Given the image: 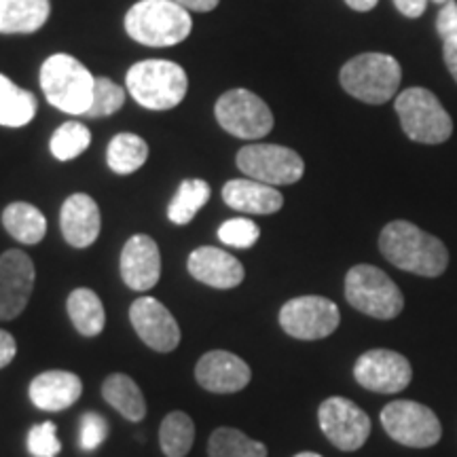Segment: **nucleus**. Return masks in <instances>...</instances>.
I'll return each instance as SVG.
<instances>
[{
  "label": "nucleus",
  "mask_w": 457,
  "mask_h": 457,
  "mask_svg": "<svg viewBox=\"0 0 457 457\" xmlns=\"http://www.w3.org/2000/svg\"><path fill=\"white\" fill-rule=\"evenodd\" d=\"M210 195V185L205 180L199 179H191V180H182L176 195L171 197V202L168 205V219L174 222V225H188L199 210L208 204Z\"/></svg>",
  "instance_id": "28"
},
{
  "label": "nucleus",
  "mask_w": 457,
  "mask_h": 457,
  "mask_svg": "<svg viewBox=\"0 0 457 457\" xmlns=\"http://www.w3.org/2000/svg\"><path fill=\"white\" fill-rule=\"evenodd\" d=\"M102 396L112 409H117L125 420L142 421L146 415V403L138 384L123 373L108 377L102 386Z\"/></svg>",
  "instance_id": "25"
},
{
  "label": "nucleus",
  "mask_w": 457,
  "mask_h": 457,
  "mask_svg": "<svg viewBox=\"0 0 457 457\" xmlns=\"http://www.w3.org/2000/svg\"><path fill=\"white\" fill-rule=\"evenodd\" d=\"M129 96L148 111H170L185 100L188 79L185 68L170 60H145L125 77Z\"/></svg>",
  "instance_id": "4"
},
{
  "label": "nucleus",
  "mask_w": 457,
  "mask_h": 457,
  "mask_svg": "<svg viewBox=\"0 0 457 457\" xmlns=\"http://www.w3.org/2000/svg\"><path fill=\"white\" fill-rule=\"evenodd\" d=\"M17 353V345L13 335L7 333V330H0V369L9 367L13 362Z\"/></svg>",
  "instance_id": "37"
},
{
  "label": "nucleus",
  "mask_w": 457,
  "mask_h": 457,
  "mask_svg": "<svg viewBox=\"0 0 457 457\" xmlns=\"http://www.w3.org/2000/svg\"><path fill=\"white\" fill-rule=\"evenodd\" d=\"M210 457H267V447L236 428H219L208 441Z\"/></svg>",
  "instance_id": "30"
},
{
  "label": "nucleus",
  "mask_w": 457,
  "mask_h": 457,
  "mask_svg": "<svg viewBox=\"0 0 457 457\" xmlns=\"http://www.w3.org/2000/svg\"><path fill=\"white\" fill-rule=\"evenodd\" d=\"M295 457H322V455H318V453H312V451H305V453H296Z\"/></svg>",
  "instance_id": "42"
},
{
  "label": "nucleus",
  "mask_w": 457,
  "mask_h": 457,
  "mask_svg": "<svg viewBox=\"0 0 457 457\" xmlns=\"http://www.w3.org/2000/svg\"><path fill=\"white\" fill-rule=\"evenodd\" d=\"M188 273L205 286L212 288H236L244 282V265L236 256L214 245L193 250L188 256Z\"/></svg>",
  "instance_id": "18"
},
{
  "label": "nucleus",
  "mask_w": 457,
  "mask_h": 457,
  "mask_svg": "<svg viewBox=\"0 0 457 457\" xmlns=\"http://www.w3.org/2000/svg\"><path fill=\"white\" fill-rule=\"evenodd\" d=\"M259 237L261 228L250 219H231L219 227V239L231 248H253Z\"/></svg>",
  "instance_id": "33"
},
{
  "label": "nucleus",
  "mask_w": 457,
  "mask_h": 457,
  "mask_svg": "<svg viewBox=\"0 0 457 457\" xmlns=\"http://www.w3.org/2000/svg\"><path fill=\"white\" fill-rule=\"evenodd\" d=\"M123 104H125V89L121 85H117L106 77H98L94 85V98H91V106L89 111L85 112V117L89 119L111 117V114L121 111Z\"/></svg>",
  "instance_id": "32"
},
{
  "label": "nucleus",
  "mask_w": 457,
  "mask_h": 457,
  "mask_svg": "<svg viewBox=\"0 0 457 457\" xmlns=\"http://www.w3.org/2000/svg\"><path fill=\"white\" fill-rule=\"evenodd\" d=\"M129 320L142 341L155 352H171L180 343V327L170 310L153 296H140L131 303Z\"/></svg>",
  "instance_id": "15"
},
{
  "label": "nucleus",
  "mask_w": 457,
  "mask_h": 457,
  "mask_svg": "<svg viewBox=\"0 0 457 457\" xmlns=\"http://www.w3.org/2000/svg\"><path fill=\"white\" fill-rule=\"evenodd\" d=\"M34 262L21 250L0 254V320H13L26 310L34 288Z\"/></svg>",
  "instance_id": "14"
},
{
  "label": "nucleus",
  "mask_w": 457,
  "mask_h": 457,
  "mask_svg": "<svg viewBox=\"0 0 457 457\" xmlns=\"http://www.w3.org/2000/svg\"><path fill=\"white\" fill-rule=\"evenodd\" d=\"M434 3H436V4H445V3H447V0H434Z\"/></svg>",
  "instance_id": "43"
},
{
  "label": "nucleus",
  "mask_w": 457,
  "mask_h": 457,
  "mask_svg": "<svg viewBox=\"0 0 457 457\" xmlns=\"http://www.w3.org/2000/svg\"><path fill=\"white\" fill-rule=\"evenodd\" d=\"M3 225L20 244L34 245L47 233V219L37 205L26 202L9 204L3 212Z\"/></svg>",
  "instance_id": "23"
},
{
  "label": "nucleus",
  "mask_w": 457,
  "mask_h": 457,
  "mask_svg": "<svg viewBox=\"0 0 457 457\" xmlns=\"http://www.w3.org/2000/svg\"><path fill=\"white\" fill-rule=\"evenodd\" d=\"M38 111L37 96L26 91L0 74V125L4 128H24Z\"/></svg>",
  "instance_id": "24"
},
{
  "label": "nucleus",
  "mask_w": 457,
  "mask_h": 457,
  "mask_svg": "<svg viewBox=\"0 0 457 457\" xmlns=\"http://www.w3.org/2000/svg\"><path fill=\"white\" fill-rule=\"evenodd\" d=\"M324 436L341 451H358L370 434V420L352 400L333 396L324 400L318 411Z\"/></svg>",
  "instance_id": "12"
},
{
  "label": "nucleus",
  "mask_w": 457,
  "mask_h": 457,
  "mask_svg": "<svg viewBox=\"0 0 457 457\" xmlns=\"http://www.w3.org/2000/svg\"><path fill=\"white\" fill-rule=\"evenodd\" d=\"M341 87L360 102L386 104L396 96L403 71L396 57L387 54H360L339 72Z\"/></svg>",
  "instance_id": "5"
},
{
  "label": "nucleus",
  "mask_w": 457,
  "mask_h": 457,
  "mask_svg": "<svg viewBox=\"0 0 457 457\" xmlns=\"http://www.w3.org/2000/svg\"><path fill=\"white\" fill-rule=\"evenodd\" d=\"M381 424L392 441L404 447L428 449L441 441V421L426 404L413 400H394L381 411Z\"/></svg>",
  "instance_id": "8"
},
{
  "label": "nucleus",
  "mask_w": 457,
  "mask_h": 457,
  "mask_svg": "<svg viewBox=\"0 0 457 457\" xmlns=\"http://www.w3.org/2000/svg\"><path fill=\"white\" fill-rule=\"evenodd\" d=\"M394 4L404 17H420L428 7V0H394Z\"/></svg>",
  "instance_id": "38"
},
{
  "label": "nucleus",
  "mask_w": 457,
  "mask_h": 457,
  "mask_svg": "<svg viewBox=\"0 0 457 457\" xmlns=\"http://www.w3.org/2000/svg\"><path fill=\"white\" fill-rule=\"evenodd\" d=\"M353 377L364 390L396 394L413 379V369L403 353L392 350H370L353 364Z\"/></svg>",
  "instance_id": "13"
},
{
  "label": "nucleus",
  "mask_w": 457,
  "mask_h": 457,
  "mask_svg": "<svg viewBox=\"0 0 457 457\" xmlns=\"http://www.w3.org/2000/svg\"><path fill=\"white\" fill-rule=\"evenodd\" d=\"M400 128L420 145H443L453 134V121L441 100L424 87H409L394 100Z\"/></svg>",
  "instance_id": "6"
},
{
  "label": "nucleus",
  "mask_w": 457,
  "mask_h": 457,
  "mask_svg": "<svg viewBox=\"0 0 457 457\" xmlns=\"http://www.w3.org/2000/svg\"><path fill=\"white\" fill-rule=\"evenodd\" d=\"M220 128L242 140H259L273 129V114L265 100L248 89H231L216 102Z\"/></svg>",
  "instance_id": "9"
},
{
  "label": "nucleus",
  "mask_w": 457,
  "mask_h": 457,
  "mask_svg": "<svg viewBox=\"0 0 457 457\" xmlns=\"http://www.w3.org/2000/svg\"><path fill=\"white\" fill-rule=\"evenodd\" d=\"M91 142V131L85 128L83 123L79 121H66L60 125L51 136L49 148L51 155L60 162H71V159H77L87 151Z\"/></svg>",
  "instance_id": "31"
},
{
  "label": "nucleus",
  "mask_w": 457,
  "mask_h": 457,
  "mask_svg": "<svg viewBox=\"0 0 457 457\" xmlns=\"http://www.w3.org/2000/svg\"><path fill=\"white\" fill-rule=\"evenodd\" d=\"M28 451L34 457H55L62 451L57 441V432L54 421H43V424L32 426L28 432Z\"/></svg>",
  "instance_id": "34"
},
{
  "label": "nucleus",
  "mask_w": 457,
  "mask_h": 457,
  "mask_svg": "<svg viewBox=\"0 0 457 457\" xmlns=\"http://www.w3.org/2000/svg\"><path fill=\"white\" fill-rule=\"evenodd\" d=\"M83 394V384L71 370H47L34 377L30 384V400L43 411L71 409Z\"/></svg>",
  "instance_id": "20"
},
{
  "label": "nucleus",
  "mask_w": 457,
  "mask_h": 457,
  "mask_svg": "<svg viewBox=\"0 0 457 457\" xmlns=\"http://www.w3.org/2000/svg\"><path fill=\"white\" fill-rule=\"evenodd\" d=\"M345 299L353 310L377 320L396 318L404 307L396 282L373 265H356L347 271Z\"/></svg>",
  "instance_id": "7"
},
{
  "label": "nucleus",
  "mask_w": 457,
  "mask_h": 457,
  "mask_svg": "<svg viewBox=\"0 0 457 457\" xmlns=\"http://www.w3.org/2000/svg\"><path fill=\"white\" fill-rule=\"evenodd\" d=\"M148 159V145L136 134H117L106 151V162L114 174H134Z\"/></svg>",
  "instance_id": "27"
},
{
  "label": "nucleus",
  "mask_w": 457,
  "mask_h": 457,
  "mask_svg": "<svg viewBox=\"0 0 457 457\" xmlns=\"http://www.w3.org/2000/svg\"><path fill=\"white\" fill-rule=\"evenodd\" d=\"M68 316L74 328L83 337H96L104 330L106 313L104 305H102L100 296L89 288H77L72 290L66 301Z\"/></svg>",
  "instance_id": "26"
},
{
  "label": "nucleus",
  "mask_w": 457,
  "mask_h": 457,
  "mask_svg": "<svg viewBox=\"0 0 457 457\" xmlns=\"http://www.w3.org/2000/svg\"><path fill=\"white\" fill-rule=\"evenodd\" d=\"M436 30H438V37H441L443 41H447V38H457V3L455 0H447V3L443 4L441 13H438V20H436Z\"/></svg>",
  "instance_id": "36"
},
{
  "label": "nucleus",
  "mask_w": 457,
  "mask_h": 457,
  "mask_svg": "<svg viewBox=\"0 0 457 457\" xmlns=\"http://www.w3.org/2000/svg\"><path fill=\"white\" fill-rule=\"evenodd\" d=\"M443 57L451 77H453L457 83V38H447V41H443Z\"/></svg>",
  "instance_id": "39"
},
{
  "label": "nucleus",
  "mask_w": 457,
  "mask_h": 457,
  "mask_svg": "<svg viewBox=\"0 0 457 457\" xmlns=\"http://www.w3.org/2000/svg\"><path fill=\"white\" fill-rule=\"evenodd\" d=\"M96 77L77 57L55 54L45 60L41 68V87L51 106L66 114H83L89 111L94 98Z\"/></svg>",
  "instance_id": "3"
},
{
  "label": "nucleus",
  "mask_w": 457,
  "mask_h": 457,
  "mask_svg": "<svg viewBox=\"0 0 457 457\" xmlns=\"http://www.w3.org/2000/svg\"><path fill=\"white\" fill-rule=\"evenodd\" d=\"M193 20L174 0H140L125 15V30L146 47H171L191 34Z\"/></svg>",
  "instance_id": "2"
},
{
  "label": "nucleus",
  "mask_w": 457,
  "mask_h": 457,
  "mask_svg": "<svg viewBox=\"0 0 457 457\" xmlns=\"http://www.w3.org/2000/svg\"><path fill=\"white\" fill-rule=\"evenodd\" d=\"M347 7H352L353 11H360V13H367V11L375 9L379 0H345Z\"/></svg>",
  "instance_id": "41"
},
{
  "label": "nucleus",
  "mask_w": 457,
  "mask_h": 457,
  "mask_svg": "<svg viewBox=\"0 0 457 457\" xmlns=\"http://www.w3.org/2000/svg\"><path fill=\"white\" fill-rule=\"evenodd\" d=\"M179 3L180 7H185L187 11H197V13H208V11H214L219 7L220 0H174Z\"/></svg>",
  "instance_id": "40"
},
{
  "label": "nucleus",
  "mask_w": 457,
  "mask_h": 457,
  "mask_svg": "<svg viewBox=\"0 0 457 457\" xmlns=\"http://www.w3.org/2000/svg\"><path fill=\"white\" fill-rule=\"evenodd\" d=\"M237 168L245 179H253L265 185H295L305 174V163L293 148L279 145H248L239 148L236 157Z\"/></svg>",
  "instance_id": "10"
},
{
  "label": "nucleus",
  "mask_w": 457,
  "mask_h": 457,
  "mask_svg": "<svg viewBox=\"0 0 457 457\" xmlns=\"http://www.w3.org/2000/svg\"><path fill=\"white\" fill-rule=\"evenodd\" d=\"M162 276V256L159 245L148 236H134L128 239L121 253V278L131 290H148Z\"/></svg>",
  "instance_id": "17"
},
{
  "label": "nucleus",
  "mask_w": 457,
  "mask_h": 457,
  "mask_svg": "<svg viewBox=\"0 0 457 457\" xmlns=\"http://www.w3.org/2000/svg\"><path fill=\"white\" fill-rule=\"evenodd\" d=\"M339 307L327 296H296L279 310V324H282L284 333L301 341L327 339L339 328Z\"/></svg>",
  "instance_id": "11"
},
{
  "label": "nucleus",
  "mask_w": 457,
  "mask_h": 457,
  "mask_svg": "<svg viewBox=\"0 0 457 457\" xmlns=\"http://www.w3.org/2000/svg\"><path fill=\"white\" fill-rule=\"evenodd\" d=\"M222 199L228 208L244 214H276L284 205L282 193L276 187L253 179L228 180L222 187Z\"/></svg>",
  "instance_id": "21"
},
{
  "label": "nucleus",
  "mask_w": 457,
  "mask_h": 457,
  "mask_svg": "<svg viewBox=\"0 0 457 457\" xmlns=\"http://www.w3.org/2000/svg\"><path fill=\"white\" fill-rule=\"evenodd\" d=\"M379 250L394 267L421 278L443 276L449 265L447 245L409 220L386 225L379 236Z\"/></svg>",
  "instance_id": "1"
},
{
  "label": "nucleus",
  "mask_w": 457,
  "mask_h": 457,
  "mask_svg": "<svg viewBox=\"0 0 457 457\" xmlns=\"http://www.w3.org/2000/svg\"><path fill=\"white\" fill-rule=\"evenodd\" d=\"M49 13V0H0V34H34Z\"/></svg>",
  "instance_id": "22"
},
{
  "label": "nucleus",
  "mask_w": 457,
  "mask_h": 457,
  "mask_svg": "<svg viewBox=\"0 0 457 457\" xmlns=\"http://www.w3.org/2000/svg\"><path fill=\"white\" fill-rule=\"evenodd\" d=\"M195 441V424L187 413L174 411L162 421L159 428V445L168 457H185Z\"/></svg>",
  "instance_id": "29"
},
{
  "label": "nucleus",
  "mask_w": 457,
  "mask_h": 457,
  "mask_svg": "<svg viewBox=\"0 0 457 457\" xmlns=\"http://www.w3.org/2000/svg\"><path fill=\"white\" fill-rule=\"evenodd\" d=\"M195 377L204 390L214 394H236L253 379V370L231 352L214 350L204 353L195 367Z\"/></svg>",
  "instance_id": "16"
},
{
  "label": "nucleus",
  "mask_w": 457,
  "mask_h": 457,
  "mask_svg": "<svg viewBox=\"0 0 457 457\" xmlns=\"http://www.w3.org/2000/svg\"><path fill=\"white\" fill-rule=\"evenodd\" d=\"M108 436V424L100 413H85L81 417V449L96 451Z\"/></svg>",
  "instance_id": "35"
},
{
  "label": "nucleus",
  "mask_w": 457,
  "mask_h": 457,
  "mask_svg": "<svg viewBox=\"0 0 457 457\" xmlns=\"http://www.w3.org/2000/svg\"><path fill=\"white\" fill-rule=\"evenodd\" d=\"M62 236L72 248H87L100 236V208L85 193H74L62 205Z\"/></svg>",
  "instance_id": "19"
}]
</instances>
